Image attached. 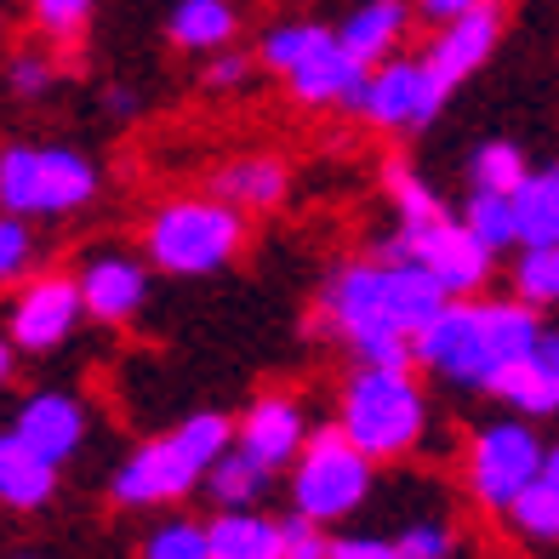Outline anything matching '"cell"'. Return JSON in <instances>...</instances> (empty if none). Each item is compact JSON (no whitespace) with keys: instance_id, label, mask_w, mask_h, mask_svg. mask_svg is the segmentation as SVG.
<instances>
[{"instance_id":"obj_1","label":"cell","mask_w":559,"mask_h":559,"mask_svg":"<svg viewBox=\"0 0 559 559\" xmlns=\"http://www.w3.org/2000/svg\"><path fill=\"white\" fill-rule=\"evenodd\" d=\"M445 292L417 263L394 258H348L325 274L314 332L343 337L360 366H417L412 343L445 309Z\"/></svg>"},{"instance_id":"obj_2","label":"cell","mask_w":559,"mask_h":559,"mask_svg":"<svg viewBox=\"0 0 559 559\" xmlns=\"http://www.w3.org/2000/svg\"><path fill=\"white\" fill-rule=\"evenodd\" d=\"M548 325L537 320L525 297H451L445 309L428 320V332H417L412 360L417 371L440 377L451 389H479L491 394V383L520 366Z\"/></svg>"},{"instance_id":"obj_3","label":"cell","mask_w":559,"mask_h":559,"mask_svg":"<svg viewBox=\"0 0 559 559\" xmlns=\"http://www.w3.org/2000/svg\"><path fill=\"white\" fill-rule=\"evenodd\" d=\"M228 445H235V423L223 412H194L171 435H155L138 451H126L120 468L109 474V497L120 508H171L206 486L212 463Z\"/></svg>"},{"instance_id":"obj_4","label":"cell","mask_w":559,"mask_h":559,"mask_svg":"<svg viewBox=\"0 0 559 559\" xmlns=\"http://www.w3.org/2000/svg\"><path fill=\"white\" fill-rule=\"evenodd\" d=\"M428 389L412 366H354L337 394V428L360 445L371 463H405L428 440Z\"/></svg>"},{"instance_id":"obj_5","label":"cell","mask_w":559,"mask_h":559,"mask_svg":"<svg viewBox=\"0 0 559 559\" xmlns=\"http://www.w3.org/2000/svg\"><path fill=\"white\" fill-rule=\"evenodd\" d=\"M240 246H246V212L217 200V194L166 200L143 223V258L177 280H200V274L228 269L240 258Z\"/></svg>"},{"instance_id":"obj_6","label":"cell","mask_w":559,"mask_h":559,"mask_svg":"<svg viewBox=\"0 0 559 559\" xmlns=\"http://www.w3.org/2000/svg\"><path fill=\"white\" fill-rule=\"evenodd\" d=\"M97 166L81 148L63 143H7L0 148V206L29 217V223H58L74 217L97 200Z\"/></svg>"},{"instance_id":"obj_7","label":"cell","mask_w":559,"mask_h":559,"mask_svg":"<svg viewBox=\"0 0 559 559\" xmlns=\"http://www.w3.org/2000/svg\"><path fill=\"white\" fill-rule=\"evenodd\" d=\"M371 258L417 263L445 297H479L491 286V269H497V251L479 240L463 217H435V223H417V228L394 223L389 235L371 246Z\"/></svg>"},{"instance_id":"obj_8","label":"cell","mask_w":559,"mask_h":559,"mask_svg":"<svg viewBox=\"0 0 559 559\" xmlns=\"http://www.w3.org/2000/svg\"><path fill=\"white\" fill-rule=\"evenodd\" d=\"M543 456L548 445L537 440V428L531 417H497L486 428H474L468 445H463V486L479 508H491V514H508L531 486L543 479Z\"/></svg>"},{"instance_id":"obj_9","label":"cell","mask_w":559,"mask_h":559,"mask_svg":"<svg viewBox=\"0 0 559 559\" xmlns=\"http://www.w3.org/2000/svg\"><path fill=\"white\" fill-rule=\"evenodd\" d=\"M371 456L354 445L337 423L314 428V440L302 445V456L292 463V508L309 514L320 525H337L348 514H360L371 497Z\"/></svg>"},{"instance_id":"obj_10","label":"cell","mask_w":559,"mask_h":559,"mask_svg":"<svg viewBox=\"0 0 559 559\" xmlns=\"http://www.w3.org/2000/svg\"><path fill=\"white\" fill-rule=\"evenodd\" d=\"M445 97L451 92L428 74V63L417 52V58L377 63L366 74V92H360V104H354V115L366 126H377V132H423V126L445 109Z\"/></svg>"},{"instance_id":"obj_11","label":"cell","mask_w":559,"mask_h":559,"mask_svg":"<svg viewBox=\"0 0 559 559\" xmlns=\"http://www.w3.org/2000/svg\"><path fill=\"white\" fill-rule=\"evenodd\" d=\"M86 314V297H81V280L52 269V274H29L23 286L12 292V309H7V343L17 354H52L74 337V325Z\"/></svg>"},{"instance_id":"obj_12","label":"cell","mask_w":559,"mask_h":559,"mask_svg":"<svg viewBox=\"0 0 559 559\" xmlns=\"http://www.w3.org/2000/svg\"><path fill=\"white\" fill-rule=\"evenodd\" d=\"M74 280H81L86 314L97 325H132L148 302V263L120 246H92L81 269H74Z\"/></svg>"},{"instance_id":"obj_13","label":"cell","mask_w":559,"mask_h":559,"mask_svg":"<svg viewBox=\"0 0 559 559\" xmlns=\"http://www.w3.org/2000/svg\"><path fill=\"white\" fill-rule=\"evenodd\" d=\"M366 63L337 40V29H320V40L302 52V63L286 74V92L302 109H354L366 92Z\"/></svg>"},{"instance_id":"obj_14","label":"cell","mask_w":559,"mask_h":559,"mask_svg":"<svg viewBox=\"0 0 559 559\" xmlns=\"http://www.w3.org/2000/svg\"><path fill=\"white\" fill-rule=\"evenodd\" d=\"M309 440H314V423L297 394H258L235 423V445H246L263 468H292Z\"/></svg>"},{"instance_id":"obj_15","label":"cell","mask_w":559,"mask_h":559,"mask_svg":"<svg viewBox=\"0 0 559 559\" xmlns=\"http://www.w3.org/2000/svg\"><path fill=\"white\" fill-rule=\"evenodd\" d=\"M497 40H502V7L486 0V7L440 23L435 40L423 46V63H428V74H435L445 92H456L474 69H486V58L497 52Z\"/></svg>"},{"instance_id":"obj_16","label":"cell","mask_w":559,"mask_h":559,"mask_svg":"<svg viewBox=\"0 0 559 559\" xmlns=\"http://www.w3.org/2000/svg\"><path fill=\"white\" fill-rule=\"evenodd\" d=\"M12 435L29 445V451H40L46 463H74L81 456V445H86V435H92V417H86V405L74 400V394H63V389H40V394H29L17 405V417H12Z\"/></svg>"},{"instance_id":"obj_17","label":"cell","mask_w":559,"mask_h":559,"mask_svg":"<svg viewBox=\"0 0 559 559\" xmlns=\"http://www.w3.org/2000/svg\"><path fill=\"white\" fill-rule=\"evenodd\" d=\"M491 394L514 417H548V412H559V332H543L537 348L491 383Z\"/></svg>"},{"instance_id":"obj_18","label":"cell","mask_w":559,"mask_h":559,"mask_svg":"<svg viewBox=\"0 0 559 559\" xmlns=\"http://www.w3.org/2000/svg\"><path fill=\"white\" fill-rule=\"evenodd\" d=\"M412 17H417L412 0H360V7L337 23V40H343L366 69H377V63H389V58L400 52V40H405V29H412Z\"/></svg>"},{"instance_id":"obj_19","label":"cell","mask_w":559,"mask_h":559,"mask_svg":"<svg viewBox=\"0 0 559 559\" xmlns=\"http://www.w3.org/2000/svg\"><path fill=\"white\" fill-rule=\"evenodd\" d=\"M206 194L228 200V206H240V212H274L280 200L292 194V171H286V160H274V155H240V160H228V166L212 171Z\"/></svg>"},{"instance_id":"obj_20","label":"cell","mask_w":559,"mask_h":559,"mask_svg":"<svg viewBox=\"0 0 559 559\" xmlns=\"http://www.w3.org/2000/svg\"><path fill=\"white\" fill-rule=\"evenodd\" d=\"M58 497V463H46L40 451H29L12 428L0 435V502L12 514H35Z\"/></svg>"},{"instance_id":"obj_21","label":"cell","mask_w":559,"mask_h":559,"mask_svg":"<svg viewBox=\"0 0 559 559\" xmlns=\"http://www.w3.org/2000/svg\"><path fill=\"white\" fill-rule=\"evenodd\" d=\"M212 559H286V520L258 508H223L212 520Z\"/></svg>"},{"instance_id":"obj_22","label":"cell","mask_w":559,"mask_h":559,"mask_svg":"<svg viewBox=\"0 0 559 559\" xmlns=\"http://www.w3.org/2000/svg\"><path fill=\"white\" fill-rule=\"evenodd\" d=\"M235 29H240V12L228 7V0H177V7H171V23H166L171 46H183V52H200V58L228 52Z\"/></svg>"},{"instance_id":"obj_23","label":"cell","mask_w":559,"mask_h":559,"mask_svg":"<svg viewBox=\"0 0 559 559\" xmlns=\"http://www.w3.org/2000/svg\"><path fill=\"white\" fill-rule=\"evenodd\" d=\"M269 479H274V468H263L246 445H228L212 463V474H206L200 491H206V502L223 514V508H258L263 491H269Z\"/></svg>"},{"instance_id":"obj_24","label":"cell","mask_w":559,"mask_h":559,"mask_svg":"<svg viewBox=\"0 0 559 559\" xmlns=\"http://www.w3.org/2000/svg\"><path fill=\"white\" fill-rule=\"evenodd\" d=\"M514 212H520V246H559V166L525 177Z\"/></svg>"},{"instance_id":"obj_25","label":"cell","mask_w":559,"mask_h":559,"mask_svg":"<svg viewBox=\"0 0 559 559\" xmlns=\"http://www.w3.org/2000/svg\"><path fill=\"white\" fill-rule=\"evenodd\" d=\"M525 148L520 143H508V138H491V143H479L474 155H468V189H486V194H520L525 189Z\"/></svg>"},{"instance_id":"obj_26","label":"cell","mask_w":559,"mask_h":559,"mask_svg":"<svg viewBox=\"0 0 559 559\" xmlns=\"http://www.w3.org/2000/svg\"><path fill=\"white\" fill-rule=\"evenodd\" d=\"M138 559H212V520L200 525L189 514H166L143 531Z\"/></svg>"},{"instance_id":"obj_27","label":"cell","mask_w":559,"mask_h":559,"mask_svg":"<svg viewBox=\"0 0 559 559\" xmlns=\"http://www.w3.org/2000/svg\"><path fill=\"white\" fill-rule=\"evenodd\" d=\"M383 189H389L394 223H405V228H417V223H435V217H445V206H440L435 183H428V177H423L417 166H405V160H389V166H383Z\"/></svg>"},{"instance_id":"obj_28","label":"cell","mask_w":559,"mask_h":559,"mask_svg":"<svg viewBox=\"0 0 559 559\" xmlns=\"http://www.w3.org/2000/svg\"><path fill=\"white\" fill-rule=\"evenodd\" d=\"M463 223H468L474 235L497 251V258L520 246V212H514V194H486V189H468Z\"/></svg>"},{"instance_id":"obj_29","label":"cell","mask_w":559,"mask_h":559,"mask_svg":"<svg viewBox=\"0 0 559 559\" xmlns=\"http://www.w3.org/2000/svg\"><path fill=\"white\" fill-rule=\"evenodd\" d=\"M508 531H514L520 543H531V548H554L559 543V491L548 486V479H537L514 508H508Z\"/></svg>"},{"instance_id":"obj_30","label":"cell","mask_w":559,"mask_h":559,"mask_svg":"<svg viewBox=\"0 0 559 559\" xmlns=\"http://www.w3.org/2000/svg\"><path fill=\"white\" fill-rule=\"evenodd\" d=\"M514 297H525L531 309H559V246H520Z\"/></svg>"},{"instance_id":"obj_31","label":"cell","mask_w":559,"mask_h":559,"mask_svg":"<svg viewBox=\"0 0 559 559\" xmlns=\"http://www.w3.org/2000/svg\"><path fill=\"white\" fill-rule=\"evenodd\" d=\"M320 29H325V23H274V29L263 35V46H258V63L286 81V74L302 63V52L320 40Z\"/></svg>"},{"instance_id":"obj_32","label":"cell","mask_w":559,"mask_h":559,"mask_svg":"<svg viewBox=\"0 0 559 559\" xmlns=\"http://www.w3.org/2000/svg\"><path fill=\"white\" fill-rule=\"evenodd\" d=\"M394 548H400V559H451L456 531H451V520L428 514V520L400 525V531H394Z\"/></svg>"},{"instance_id":"obj_33","label":"cell","mask_w":559,"mask_h":559,"mask_svg":"<svg viewBox=\"0 0 559 559\" xmlns=\"http://www.w3.org/2000/svg\"><path fill=\"white\" fill-rule=\"evenodd\" d=\"M29 263H35V228H29V217L7 212V223H0V280H7V286H23V280H29Z\"/></svg>"},{"instance_id":"obj_34","label":"cell","mask_w":559,"mask_h":559,"mask_svg":"<svg viewBox=\"0 0 559 559\" xmlns=\"http://www.w3.org/2000/svg\"><path fill=\"white\" fill-rule=\"evenodd\" d=\"M29 17L46 40H74L92 23V0H29Z\"/></svg>"},{"instance_id":"obj_35","label":"cell","mask_w":559,"mask_h":559,"mask_svg":"<svg viewBox=\"0 0 559 559\" xmlns=\"http://www.w3.org/2000/svg\"><path fill=\"white\" fill-rule=\"evenodd\" d=\"M52 81H58V63L46 58V52H17L7 63V86L17 97H46V92H52Z\"/></svg>"},{"instance_id":"obj_36","label":"cell","mask_w":559,"mask_h":559,"mask_svg":"<svg viewBox=\"0 0 559 559\" xmlns=\"http://www.w3.org/2000/svg\"><path fill=\"white\" fill-rule=\"evenodd\" d=\"M286 559H332V537H325V525L309 520V514H286Z\"/></svg>"},{"instance_id":"obj_37","label":"cell","mask_w":559,"mask_h":559,"mask_svg":"<svg viewBox=\"0 0 559 559\" xmlns=\"http://www.w3.org/2000/svg\"><path fill=\"white\" fill-rule=\"evenodd\" d=\"M246 81H251V58L246 52H212L206 69H200V86L206 92H235Z\"/></svg>"},{"instance_id":"obj_38","label":"cell","mask_w":559,"mask_h":559,"mask_svg":"<svg viewBox=\"0 0 559 559\" xmlns=\"http://www.w3.org/2000/svg\"><path fill=\"white\" fill-rule=\"evenodd\" d=\"M332 559H400V548L377 531H348V537H332Z\"/></svg>"},{"instance_id":"obj_39","label":"cell","mask_w":559,"mask_h":559,"mask_svg":"<svg viewBox=\"0 0 559 559\" xmlns=\"http://www.w3.org/2000/svg\"><path fill=\"white\" fill-rule=\"evenodd\" d=\"M412 7H417L423 23H435V29H440V23L463 17V12H474V7H486V0H412Z\"/></svg>"},{"instance_id":"obj_40","label":"cell","mask_w":559,"mask_h":559,"mask_svg":"<svg viewBox=\"0 0 559 559\" xmlns=\"http://www.w3.org/2000/svg\"><path fill=\"white\" fill-rule=\"evenodd\" d=\"M104 109L120 115V120H126V115H138V92H132V86H109V92H104Z\"/></svg>"},{"instance_id":"obj_41","label":"cell","mask_w":559,"mask_h":559,"mask_svg":"<svg viewBox=\"0 0 559 559\" xmlns=\"http://www.w3.org/2000/svg\"><path fill=\"white\" fill-rule=\"evenodd\" d=\"M543 479L559 491V440H554V445H548V456H543Z\"/></svg>"},{"instance_id":"obj_42","label":"cell","mask_w":559,"mask_h":559,"mask_svg":"<svg viewBox=\"0 0 559 559\" xmlns=\"http://www.w3.org/2000/svg\"><path fill=\"white\" fill-rule=\"evenodd\" d=\"M17 559H40V554H17Z\"/></svg>"}]
</instances>
